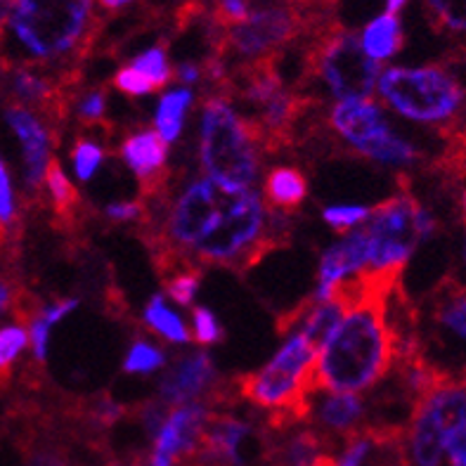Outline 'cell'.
<instances>
[{"label":"cell","mask_w":466,"mask_h":466,"mask_svg":"<svg viewBox=\"0 0 466 466\" xmlns=\"http://www.w3.org/2000/svg\"><path fill=\"white\" fill-rule=\"evenodd\" d=\"M405 270H365L349 279L353 306L315 360V390L360 393L377 386L400 358V337L390 325V296Z\"/></svg>","instance_id":"1"},{"label":"cell","mask_w":466,"mask_h":466,"mask_svg":"<svg viewBox=\"0 0 466 466\" xmlns=\"http://www.w3.org/2000/svg\"><path fill=\"white\" fill-rule=\"evenodd\" d=\"M93 41V0H17L0 34V69L59 65Z\"/></svg>","instance_id":"2"},{"label":"cell","mask_w":466,"mask_h":466,"mask_svg":"<svg viewBox=\"0 0 466 466\" xmlns=\"http://www.w3.org/2000/svg\"><path fill=\"white\" fill-rule=\"evenodd\" d=\"M315 360L318 350L296 331L263 370L232 379V389L256 408L270 410L266 421L270 431H287L313 414Z\"/></svg>","instance_id":"3"},{"label":"cell","mask_w":466,"mask_h":466,"mask_svg":"<svg viewBox=\"0 0 466 466\" xmlns=\"http://www.w3.org/2000/svg\"><path fill=\"white\" fill-rule=\"evenodd\" d=\"M258 147L251 118L235 112L223 93L207 97L201 109L199 159L213 183L251 189L260 171Z\"/></svg>","instance_id":"4"},{"label":"cell","mask_w":466,"mask_h":466,"mask_svg":"<svg viewBox=\"0 0 466 466\" xmlns=\"http://www.w3.org/2000/svg\"><path fill=\"white\" fill-rule=\"evenodd\" d=\"M379 95L410 121L452 124L466 105V90L443 66H390L379 76Z\"/></svg>","instance_id":"5"},{"label":"cell","mask_w":466,"mask_h":466,"mask_svg":"<svg viewBox=\"0 0 466 466\" xmlns=\"http://www.w3.org/2000/svg\"><path fill=\"white\" fill-rule=\"evenodd\" d=\"M362 230L370 242L367 270H405L417 247L436 232V218L405 189L402 180V192L377 204Z\"/></svg>","instance_id":"6"},{"label":"cell","mask_w":466,"mask_h":466,"mask_svg":"<svg viewBox=\"0 0 466 466\" xmlns=\"http://www.w3.org/2000/svg\"><path fill=\"white\" fill-rule=\"evenodd\" d=\"M466 429V386L438 381L412 402L410 457L414 466H441L448 441Z\"/></svg>","instance_id":"7"},{"label":"cell","mask_w":466,"mask_h":466,"mask_svg":"<svg viewBox=\"0 0 466 466\" xmlns=\"http://www.w3.org/2000/svg\"><path fill=\"white\" fill-rule=\"evenodd\" d=\"M308 71L322 78L339 102L372 100L381 69L365 53L362 41L353 34L334 29L325 34L310 50Z\"/></svg>","instance_id":"8"},{"label":"cell","mask_w":466,"mask_h":466,"mask_svg":"<svg viewBox=\"0 0 466 466\" xmlns=\"http://www.w3.org/2000/svg\"><path fill=\"white\" fill-rule=\"evenodd\" d=\"M331 128L353 145L362 157L393 168H410L420 164L421 154L408 140H402L386 121L381 106L372 100L339 102L329 114Z\"/></svg>","instance_id":"9"},{"label":"cell","mask_w":466,"mask_h":466,"mask_svg":"<svg viewBox=\"0 0 466 466\" xmlns=\"http://www.w3.org/2000/svg\"><path fill=\"white\" fill-rule=\"evenodd\" d=\"M5 124L10 126L12 133L17 136L22 145V159H24V187L29 192L26 199L41 201L43 187H46V171L50 164V149L57 145V133L53 126L47 124L46 118L38 116L29 106L17 105V102H7L3 109Z\"/></svg>","instance_id":"10"},{"label":"cell","mask_w":466,"mask_h":466,"mask_svg":"<svg viewBox=\"0 0 466 466\" xmlns=\"http://www.w3.org/2000/svg\"><path fill=\"white\" fill-rule=\"evenodd\" d=\"M301 31V17L287 5L256 10L239 26H232L228 46L242 57H263L289 43Z\"/></svg>","instance_id":"11"},{"label":"cell","mask_w":466,"mask_h":466,"mask_svg":"<svg viewBox=\"0 0 466 466\" xmlns=\"http://www.w3.org/2000/svg\"><path fill=\"white\" fill-rule=\"evenodd\" d=\"M121 159L140 183V199L154 201L171 187V173L166 168L168 159V142L159 136V130L140 128L124 137L121 142Z\"/></svg>","instance_id":"12"},{"label":"cell","mask_w":466,"mask_h":466,"mask_svg":"<svg viewBox=\"0 0 466 466\" xmlns=\"http://www.w3.org/2000/svg\"><path fill=\"white\" fill-rule=\"evenodd\" d=\"M341 466H410L405 426H358L343 441Z\"/></svg>","instance_id":"13"},{"label":"cell","mask_w":466,"mask_h":466,"mask_svg":"<svg viewBox=\"0 0 466 466\" xmlns=\"http://www.w3.org/2000/svg\"><path fill=\"white\" fill-rule=\"evenodd\" d=\"M216 386V367L204 350L180 355L159 381V400L166 405H187L208 396Z\"/></svg>","instance_id":"14"},{"label":"cell","mask_w":466,"mask_h":466,"mask_svg":"<svg viewBox=\"0 0 466 466\" xmlns=\"http://www.w3.org/2000/svg\"><path fill=\"white\" fill-rule=\"evenodd\" d=\"M370 268V242H367L365 230H353L343 237L341 242L329 247L319 263V284L315 291V301H327L334 289V284L346 279L349 275Z\"/></svg>","instance_id":"15"},{"label":"cell","mask_w":466,"mask_h":466,"mask_svg":"<svg viewBox=\"0 0 466 466\" xmlns=\"http://www.w3.org/2000/svg\"><path fill=\"white\" fill-rule=\"evenodd\" d=\"M426 313L438 337L455 339L466 346V289L457 279L445 278L426 301Z\"/></svg>","instance_id":"16"},{"label":"cell","mask_w":466,"mask_h":466,"mask_svg":"<svg viewBox=\"0 0 466 466\" xmlns=\"http://www.w3.org/2000/svg\"><path fill=\"white\" fill-rule=\"evenodd\" d=\"M46 189L53 207V225L59 232L71 235L78 232L83 225V201L76 187L71 185L66 173L62 171L57 159H50L46 171Z\"/></svg>","instance_id":"17"},{"label":"cell","mask_w":466,"mask_h":466,"mask_svg":"<svg viewBox=\"0 0 466 466\" xmlns=\"http://www.w3.org/2000/svg\"><path fill=\"white\" fill-rule=\"evenodd\" d=\"M270 211L291 216L308 197V177L296 166H275L263 185Z\"/></svg>","instance_id":"18"},{"label":"cell","mask_w":466,"mask_h":466,"mask_svg":"<svg viewBox=\"0 0 466 466\" xmlns=\"http://www.w3.org/2000/svg\"><path fill=\"white\" fill-rule=\"evenodd\" d=\"M362 414H365V400L358 393H329L318 405L319 426L331 436H349L358 429Z\"/></svg>","instance_id":"19"},{"label":"cell","mask_w":466,"mask_h":466,"mask_svg":"<svg viewBox=\"0 0 466 466\" xmlns=\"http://www.w3.org/2000/svg\"><path fill=\"white\" fill-rule=\"evenodd\" d=\"M362 47H365V53L374 62H381V59H389L396 53H400L402 29L396 15L384 12L381 17L367 24L365 34H362Z\"/></svg>","instance_id":"20"},{"label":"cell","mask_w":466,"mask_h":466,"mask_svg":"<svg viewBox=\"0 0 466 466\" xmlns=\"http://www.w3.org/2000/svg\"><path fill=\"white\" fill-rule=\"evenodd\" d=\"M142 318H145V325H147L154 334L164 337L166 341H171V343L192 341L187 325H185L180 315H176L171 308H168L164 294H157L149 299V303L145 306V313H142Z\"/></svg>","instance_id":"21"},{"label":"cell","mask_w":466,"mask_h":466,"mask_svg":"<svg viewBox=\"0 0 466 466\" xmlns=\"http://www.w3.org/2000/svg\"><path fill=\"white\" fill-rule=\"evenodd\" d=\"M192 90H173V93H166L161 97L159 106H157V116H154V124L159 136L166 142H176L183 133L185 116H187V109L192 105Z\"/></svg>","instance_id":"22"},{"label":"cell","mask_w":466,"mask_h":466,"mask_svg":"<svg viewBox=\"0 0 466 466\" xmlns=\"http://www.w3.org/2000/svg\"><path fill=\"white\" fill-rule=\"evenodd\" d=\"M29 343V329L24 325L0 327V393L10 386L15 362Z\"/></svg>","instance_id":"23"},{"label":"cell","mask_w":466,"mask_h":466,"mask_svg":"<svg viewBox=\"0 0 466 466\" xmlns=\"http://www.w3.org/2000/svg\"><path fill=\"white\" fill-rule=\"evenodd\" d=\"M19 232V213L17 201H15V189H12L10 171L0 159V256L5 254L7 244L17 239Z\"/></svg>","instance_id":"24"},{"label":"cell","mask_w":466,"mask_h":466,"mask_svg":"<svg viewBox=\"0 0 466 466\" xmlns=\"http://www.w3.org/2000/svg\"><path fill=\"white\" fill-rule=\"evenodd\" d=\"M133 69H137L145 78H149V81L157 86V90L166 88L168 83L173 81V69L171 65H168V57H166V47L164 46H157V47H149L147 53L137 55L136 59H133Z\"/></svg>","instance_id":"25"},{"label":"cell","mask_w":466,"mask_h":466,"mask_svg":"<svg viewBox=\"0 0 466 466\" xmlns=\"http://www.w3.org/2000/svg\"><path fill=\"white\" fill-rule=\"evenodd\" d=\"M201 275H204V272H201V268L189 266V268H185V270L173 272V275L164 278L161 282H164V289L168 291V296H171L177 306L189 308L192 303H195V296H197V289H199Z\"/></svg>","instance_id":"26"},{"label":"cell","mask_w":466,"mask_h":466,"mask_svg":"<svg viewBox=\"0 0 466 466\" xmlns=\"http://www.w3.org/2000/svg\"><path fill=\"white\" fill-rule=\"evenodd\" d=\"M166 362L164 353H161L157 346H152L149 341L145 339H137L133 341L130 346L128 355H126V362H124V372L126 374H149V372H157L161 370Z\"/></svg>","instance_id":"27"},{"label":"cell","mask_w":466,"mask_h":466,"mask_svg":"<svg viewBox=\"0 0 466 466\" xmlns=\"http://www.w3.org/2000/svg\"><path fill=\"white\" fill-rule=\"evenodd\" d=\"M71 161H74V171H76L78 180L88 183L95 171L100 168L102 161H105V149L100 145H95V142L86 140V137H78L74 142V147H71Z\"/></svg>","instance_id":"28"},{"label":"cell","mask_w":466,"mask_h":466,"mask_svg":"<svg viewBox=\"0 0 466 466\" xmlns=\"http://www.w3.org/2000/svg\"><path fill=\"white\" fill-rule=\"evenodd\" d=\"M426 5L441 26L450 31H466V0H426Z\"/></svg>","instance_id":"29"},{"label":"cell","mask_w":466,"mask_h":466,"mask_svg":"<svg viewBox=\"0 0 466 466\" xmlns=\"http://www.w3.org/2000/svg\"><path fill=\"white\" fill-rule=\"evenodd\" d=\"M192 322H195V343L213 346L225 339V329L218 318L204 306H192Z\"/></svg>","instance_id":"30"},{"label":"cell","mask_w":466,"mask_h":466,"mask_svg":"<svg viewBox=\"0 0 466 466\" xmlns=\"http://www.w3.org/2000/svg\"><path fill=\"white\" fill-rule=\"evenodd\" d=\"M372 208L367 207H329L322 211V218L327 225H331L339 235H349L355 225L365 223L370 218Z\"/></svg>","instance_id":"31"},{"label":"cell","mask_w":466,"mask_h":466,"mask_svg":"<svg viewBox=\"0 0 466 466\" xmlns=\"http://www.w3.org/2000/svg\"><path fill=\"white\" fill-rule=\"evenodd\" d=\"M106 93L105 88H93L76 102V116L83 126H102L106 121Z\"/></svg>","instance_id":"32"},{"label":"cell","mask_w":466,"mask_h":466,"mask_svg":"<svg viewBox=\"0 0 466 466\" xmlns=\"http://www.w3.org/2000/svg\"><path fill=\"white\" fill-rule=\"evenodd\" d=\"M114 88L121 90V93L130 95V97H140V95H149V93H159L157 86H154L149 78H145L137 69L133 66H126V69H118L112 78Z\"/></svg>","instance_id":"33"},{"label":"cell","mask_w":466,"mask_h":466,"mask_svg":"<svg viewBox=\"0 0 466 466\" xmlns=\"http://www.w3.org/2000/svg\"><path fill=\"white\" fill-rule=\"evenodd\" d=\"M26 294V287L19 282L15 272L0 270V318L15 313L19 299Z\"/></svg>","instance_id":"34"},{"label":"cell","mask_w":466,"mask_h":466,"mask_svg":"<svg viewBox=\"0 0 466 466\" xmlns=\"http://www.w3.org/2000/svg\"><path fill=\"white\" fill-rule=\"evenodd\" d=\"M105 218L114 220V223H130V220H136V223H145L147 218V204L142 199L136 201H121V204H109L105 208Z\"/></svg>","instance_id":"35"},{"label":"cell","mask_w":466,"mask_h":466,"mask_svg":"<svg viewBox=\"0 0 466 466\" xmlns=\"http://www.w3.org/2000/svg\"><path fill=\"white\" fill-rule=\"evenodd\" d=\"M248 0H218L216 7V19L228 26H239L248 19Z\"/></svg>","instance_id":"36"},{"label":"cell","mask_w":466,"mask_h":466,"mask_svg":"<svg viewBox=\"0 0 466 466\" xmlns=\"http://www.w3.org/2000/svg\"><path fill=\"white\" fill-rule=\"evenodd\" d=\"M24 466H74L71 464L69 455L59 452L57 448H35L29 452Z\"/></svg>","instance_id":"37"},{"label":"cell","mask_w":466,"mask_h":466,"mask_svg":"<svg viewBox=\"0 0 466 466\" xmlns=\"http://www.w3.org/2000/svg\"><path fill=\"white\" fill-rule=\"evenodd\" d=\"M176 76L180 78L183 83H197V81H199V76H201V69L197 65H189V62H187V65L177 66Z\"/></svg>","instance_id":"38"},{"label":"cell","mask_w":466,"mask_h":466,"mask_svg":"<svg viewBox=\"0 0 466 466\" xmlns=\"http://www.w3.org/2000/svg\"><path fill=\"white\" fill-rule=\"evenodd\" d=\"M310 466H341V461L331 455V452H319V455L315 457L313 464H310Z\"/></svg>","instance_id":"39"},{"label":"cell","mask_w":466,"mask_h":466,"mask_svg":"<svg viewBox=\"0 0 466 466\" xmlns=\"http://www.w3.org/2000/svg\"><path fill=\"white\" fill-rule=\"evenodd\" d=\"M405 3H408V0H386V5H389V15H396L398 17V12L405 7Z\"/></svg>","instance_id":"40"},{"label":"cell","mask_w":466,"mask_h":466,"mask_svg":"<svg viewBox=\"0 0 466 466\" xmlns=\"http://www.w3.org/2000/svg\"><path fill=\"white\" fill-rule=\"evenodd\" d=\"M102 7H106V10H118V7L128 5L130 0H100Z\"/></svg>","instance_id":"41"},{"label":"cell","mask_w":466,"mask_h":466,"mask_svg":"<svg viewBox=\"0 0 466 466\" xmlns=\"http://www.w3.org/2000/svg\"><path fill=\"white\" fill-rule=\"evenodd\" d=\"M460 213H461V220L466 223V187L461 189V197H460Z\"/></svg>","instance_id":"42"},{"label":"cell","mask_w":466,"mask_h":466,"mask_svg":"<svg viewBox=\"0 0 466 466\" xmlns=\"http://www.w3.org/2000/svg\"><path fill=\"white\" fill-rule=\"evenodd\" d=\"M457 466H466V460H464V461H461V464H457Z\"/></svg>","instance_id":"43"},{"label":"cell","mask_w":466,"mask_h":466,"mask_svg":"<svg viewBox=\"0 0 466 466\" xmlns=\"http://www.w3.org/2000/svg\"><path fill=\"white\" fill-rule=\"evenodd\" d=\"M464 258H466V242H464Z\"/></svg>","instance_id":"44"}]
</instances>
